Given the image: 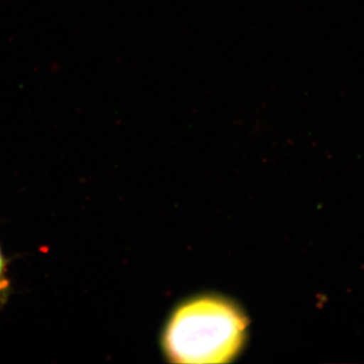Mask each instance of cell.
<instances>
[{"label": "cell", "instance_id": "2", "mask_svg": "<svg viewBox=\"0 0 364 364\" xmlns=\"http://www.w3.org/2000/svg\"><path fill=\"white\" fill-rule=\"evenodd\" d=\"M4 259H2L1 253H0V284H1L2 274H4Z\"/></svg>", "mask_w": 364, "mask_h": 364}, {"label": "cell", "instance_id": "1", "mask_svg": "<svg viewBox=\"0 0 364 364\" xmlns=\"http://www.w3.org/2000/svg\"><path fill=\"white\" fill-rule=\"evenodd\" d=\"M246 323L227 301L200 299L182 306L170 321L165 347L179 363H224L241 348Z\"/></svg>", "mask_w": 364, "mask_h": 364}]
</instances>
